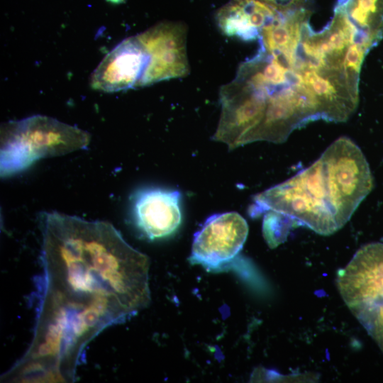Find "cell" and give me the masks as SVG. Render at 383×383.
Returning a JSON list of instances; mask_svg holds the SVG:
<instances>
[{
  "instance_id": "3",
  "label": "cell",
  "mask_w": 383,
  "mask_h": 383,
  "mask_svg": "<svg viewBox=\"0 0 383 383\" xmlns=\"http://www.w3.org/2000/svg\"><path fill=\"white\" fill-rule=\"evenodd\" d=\"M90 140L88 132L45 116L4 123L1 128V177L20 172L42 158L86 149Z\"/></svg>"
},
{
  "instance_id": "10",
  "label": "cell",
  "mask_w": 383,
  "mask_h": 383,
  "mask_svg": "<svg viewBox=\"0 0 383 383\" xmlns=\"http://www.w3.org/2000/svg\"><path fill=\"white\" fill-rule=\"evenodd\" d=\"M148 62L149 56L137 36L126 38L95 69L91 87L105 92L139 87Z\"/></svg>"
},
{
  "instance_id": "11",
  "label": "cell",
  "mask_w": 383,
  "mask_h": 383,
  "mask_svg": "<svg viewBox=\"0 0 383 383\" xmlns=\"http://www.w3.org/2000/svg\"><path fill=\"white\" fill-rule=\"evenodd\" d=\"M179 191L147 188L138 191L133 200V213L139 229L150 239L173 234L182 221Z\"/></svg>"
},
{
  "instance_id": "2",
  "label": "cell",
  "mask_w": 383,
  "mask_h": 383,
  "mask_svg": "<svg viewBox=\"0 0 383 383\" xmlns=\"http://www.w3.org/2000/svg\"><path fill=\"white\" fill-rule=\"evenodd\" d=\"M250 215H264L263 233L271 247L281 240L283 221L329 235L340 228L320 157L289 179L254 196Z\"/></svg>"
},
{
  "instance_id": "13",
  "label": "cell",
  "mask_w": 383,
  "mask_h": 383,
  "mask_svg": "<svg viewBox=\"0 0 383 383\" xmlns=\"http://www.w3.org/2000/svg\"><path fill=\"white\" fill-rule=\"evenodd\" d=\"M311 14L309 6L284 9L278 18L261 31L260 47L271 54L284 57L294 68L302 30Z\"/></svg>"
},
{
  "instance_id": "9",
  "label": "cell",
  "mask_w": 383,
  "mask_h": 383,
  "mask_svg": "<svg viewBox=\"0 0 383 383\" xmlns=\"http://www.w3.org/2000/svg\"><path fill=\"white\" fill-rule=\"evenodd\" d=\"M299 72L317 104L321 119L345 122L355 111L359 84L348 77L343 67L312 68Z\"/></svg>"
},
{
  "instance_id": "7",
  "label": "cell",
  "mask_w": 383,
  "mask_h": 383,
  "mask_svg": "<svg viewBox=\"0 0 383 383\" xmlns=\"http://www.w3.org/2000/svg\"><path fill=\"white\" fill-rule=\"evenodd\" d=\"M187 35L179 21H163L136 35L149 56L139 87L189 74Z\"/></svg>"
},
{
  "instance_id": "4",
  "label": "cell",
  "mask_w": 383,
  "mask_h": 383,
  "mask_svg": "<svg viewBox=\"0 0 383 383\" xmlns=\"http://www.w3.org/2000/svg\"><path fill=\"white\" fill-rule=\"evenodd\" d=\"M284 85L267 79L255 69L238 67L235 78L220 89L221 112L212 139L229 150L250 143L270 96Z\"/></svg>"
},
{
  "instance_id": "12",
  "label": "cell",
  "mask_w": 383,
  "mask_h": 383,
  "mask_svg": "<svg viewBox=\"0 0 383 383\" xmlns=\"http://www.w3.org/2000/svg\"><path fill=\"white\" fill-rule=\"evenodd\" d=\"M282 11L260 0H231L218 10L215 18L224 35L251 41L259 39L262 29Z\"/></svg>"
},
{
  "instance_id": "15",
  "label": "cell",
  "mask_w": 383,
  "mask_h": 383,
  "mask_svg": "<svg viewBox=\"0 0 383 383\" xmlns=\"http://www.w3.org/2000/svg\"><path fill=\"white\" fill-rule=\"evenodd\" d=\"M282 9H295L309 5V0H260Z\"/></svg>"
},
{
  "instance_id": "8",
  "label": "cell",
  "mask_w": 383,
  "mask_h": 383,
  "mask_svg": "<svg viewBox=\"0 0 383 383\" xmlns=\"http://www.w3.org/2000/svg\"><path fill=\"white\" fill-rule=\"evenodd\" d=\"M248 234V223L238 213L213 214L195 233L189 260L209 271L219 270L238 255Z\"/></svg>"
},
{
  "instance_id": "6",
  "label": "cell",
  "mask_w": 383,
  "mask_h": 383,
  "mask_svg": "<svg viewBox=\"0 0 383 383\" xmlns=\"http://www.w3.org/2000/svg\"><path fill=\"white\" fill-rule=\"evenodd\" d=\"M322 161L331 204L341 228L373 188V177L360 148L340 137L323 152Z\"/></svg>"
},
{
  "instance_id": "16",
  "label": "cell",
  "mask_w": 383,
  "mask_h": 383,
  "mask_svg": "<svg viewBox=\"0 0 383 383\" xmlns=\"http://www.w3.org/2000/svg\"><path fill=\"white\" fill-rule=\"evenodd\" d=\"M126 0H106V1L109 2V3H111V4H122Z\"/></svg>"
},
{
  "instance_id": "5",
  "label": "cell",
  "mask_w": 383,
  "mask_h": 383,
  "mask_svg": "<svg viewBox=\"0 0 383 383\" xmlns=\"http://www.w3.org/2000/svg\"><path fill=\"white\" fill-rule=\"evenodd\" d=\"M336 282L345 304L383 353V243L360 248Z\"/></svg>"
},
{
  "instance_id": "14",
  "label": "cell",
  "mask_w": 383,
  "mask_h": 383,
  "mask_svg": "<svg viewBox=\"0 0 383 383\" xmlns=\"http://www.w3.org/2000/svg\"><path fill=\"white\" fill-rule=\"evenodd\" d=\"M354 26L377 44L383 38V0H340Z\"/></svg>"
},
{
  "instance_id": "1",
  "label": "cell",
  "mask_w": 383,
  "mask_h": 383,
  "mask_svg": "<svg viewBox=\"0 0 383 383\" xmlns=\"http://www.w3.org/2000/svg\"><path fill=\"white\" fill-rule=\"evenodd\" d=\"M42 273L33 335L4 375L74 382L89 343L150 304V259L109 222L56 211L39 218Z\"/></svg>"
}]
</instances>
